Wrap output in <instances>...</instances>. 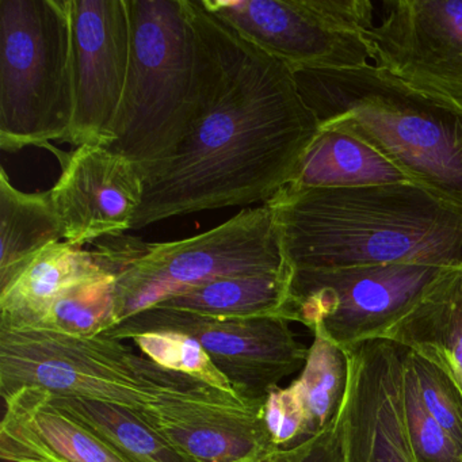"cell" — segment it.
<instances>
[{
  "label": "cell",
  "mask_w": 462,
  "mask_h": 462,
  "mask_svg": "<svg viewBox=\"0 0 462 462\" xmlns=\"http://www.w3.org/2000/svg\"><path fill=\"white\" fill-rule=\"evenodd\" d=\"M223 74L207 112L147 172L132 229L273 199L293 182L320 134L294 72L220 23Z\"/></svg>",
  "instance_id": "cell-1"
},
{
  "label": "cell",
  "mask_w": 462,
  "mask_h": 462,
  "mask_svg": "<svg viewBox=\"0 0 462 462\" xmlns=\"http://www.w3.org/2000/svg\"><path fill=\"white\" fill-rule=\"evenodd\" d=\"M266 204L291 272L383 264L462 270V207L415 183L288 185Z\"/></svg>",
  "instance_id": "cell-2"
},
{
  "label": "cell",
  "mask_w": 462,
  "mask_h": 462,
  "mask_svg": "<svg viewBox=\"0 0 462 462\" xmlns=\"http://www.w3.org/2000/svg\"><path fill=\"white\" fill-rule=\"evenodd\" d=\"M131 61L109 150L143 171L169 159L215 99L220 21L193 0H128Z\"/></svg>",
  "instance_id": "cell-3"
},
{
  "label": "cell",
  "mask_w": 462,
  "mask_h": 462,
  "mask_svg": "<svg viewBox=\"0 0 462 462\" xmlns=\"http://www.w3.org/2000/svg\"><path fill=\"white\" fill-rule=\"evenodd\" d=\"M294 78L320 129L353 134L411 183L462 207V110L373 64Z\"/></svg>",
  "instance_id": "cell-4"
},
{
  "label": "cell",
  "mask_w": 462,
  "mask_h": 462,
  "mask_svg": "<svg viewBox=\"0 0 462 462\" xmlns=\"http://www.w3.org/2000/svg\"><path fill=\"white\" fill-rule=\"evenodd\" d=\"M25 386L55 396L112 402L134 411L175 400L255 411L239 396L159 366L123 340L105 335L72 337L37 328H0V396Z\"/></svg>",
  "instance_id": "cell-5"
},
{
  "label": "cell",
  "mask_w": 462,
  "mask_h": 462,
  "mask_svg": "<svg viewBox=\"0 0 462 462\" xmlns=\"http://www.w3.org/2000/svg\"><path fill=\"white\" fill-rule=\"evenodd\" d=\"M74 110L71 0H0V148L66 142Z\"/></svg>",
  "instance_id": "cell-6"
},
{
  "label": "cell",
  "mask_w": 462,
  "mask_h": 462,
  "mask_svg": "<svg viewBox=\"0 0 462 462\" xmlns=\"http://www.w3.org/2000/svg\"><path fill=\"white\" fill-rule=\"evenodd\" d=\"M286 267L272 208L267 204L247 208L197 236L147 243L142 255L116 282L117 323L221 278L264 274Z\"/></svg>",
  "instance_id": "cell-7"
},
{
  "label": "cell",
  "mask_w": 462,
  "mask_h": 462,
  "mask_svg": "<svg viewBox=\"0 0 462 462\" xmlns=\"http://www.w3.org/2000/svg\"><path fill=\"white\" fill-rule=\"evenodd\" d=\"M237 36L297 71H345L372 64L370 0H199Z\"/></svg>",
  "instance_id": "cell-8"
},
{
  "label": "cell",
  "mask_w": 462,
  "mask_h": 462,
  "mask_svg": "<svg viewBox=\"0 0 462 462\" xmlns=\"http://www.w3.org/2000/svg\"><path fill=\"white\" fill-rule=\"evenodd\" d=\"M451 270L459 269L383 264L291 272L285 318L340 347L383 339Z\"/></svg>",
  "instance_id": "cell-9"
},
{
  "label": "cell",
  "mask_w": 462,
  "mask_h": 462,
  "mask_svg": "<svg viewBox=\"0 0 462 462\" xmlns=\"http://www.w3.org/2000/svg\"><path fill=\"white\" fill-rule=\"evenodd\" d=\"M282 318L215 319L152 307L104 332L112 339L178 332L196 337L237 396L262 404L281 380L302 369L308 351Z\"/></svg>",
  "instance_id": "cell-10"
},
{
  "label": "cell",
  "mask_w": 462,
  "mask_h": 462,
  "mask_svg": "<svg viewBox=\"0 0 462 462\" xmlns=\"http://www.w3.org/2000/svg\"><path fill=\"white\" fill-rule=\"evenodd\" d=\"M366 32L372 64L462 110V0H393Z\"/></svg>",
  "instance_id": "cell-11"
},
{
  "label": "cell",
  "mask_w": 462,
  "mask_h": 462,
  "mask_svg": "<svg viewBox=\"0 0 462 462\" xmlns=\"http://www.w3.org/2000/svg\"><path fill=\"white\" fill-rule=\"evenodd\" d=\"M75 110L69 144L115 140L131 61L128 0H71Z\"/></svg>",
  "instance_id": "cell-12"
},
{
  "label": "cell",
  "mask_w": 462,
  "mask_h": 462,
  "mask_svg": "<svg viewBox=\"0 0 462 462\" xmlns=\"http://www.w3.org/2000/svg\"><path fill=\"white\" fill-rule=\"evenodd\" d=\"M347 350L350 383L342 411L346 462H418L405 420V348L373 339Z\"/></svg>",
  "instance_id": "cell-13"
},
{
  "label": "cell",
  "mask_w": 462,
  "mask_h": 462,
  "mask_svg": "<svg viewBox=\"0 0 462 462\" xmlns=\"http://www.w3.org/2000/svg\"><path fill=\"white\" fill-rule=\"evenodd\" d=\"M144 186L145 172L125 156L104 145L77 147L51 189L64 242L83 247L132 229Z\"/></svg>",
  "instance_id": "cell-14"
},
{
  "label": "cell",
  "mask_w": 462,
  "mask_h": 462,
  "mask_svg": "<svg viewBox=\"0 0 462 462\" xmlns=\"http://www.w3.org/2000/svg\"><path fill=\"white\" fill-rule=\"evenodd\" d=\"M144 247L142 240L123 235L99 240L96 251L69 242L51 245L6 291H0V328H33L69 289L102 275H120Z\"/></svg>",
  "instance_id": "cell-15"
},
{
  "label": "cell",
  "mask_w": 462,
  "mask_h": 462,
  "mask_svg": "<svg viewBox=\"0 0 462 462\" xmlns=\"http://www.w3.org/2000/svg\"><path fill=\"white\" fill-rule=\"evenodd\" d=\"M0 458L7 462H134L101 434L25 386L4 400Z\"/></svg>",
  "instance_id": "cell-16"
},
{
  "label": "cell",
  "mask_w": 462,
  "mask_h": 462,
  "mask_svg": "<svg viewBox=\"0 0 462 462\" xmlns=\"http://www.w3.org/2000/svg\"><path fill=\"white\" fill-rule=\"evenodd\" d=\"M136 412L175 448L199 462H251L277 448L262 411L175 400Z\"/></svg>",
  "instance_id": "cell-17"
},
{
  "label": "cell",
  "mask_w": 462,
  "mask_h": 462,
  "mask_svg": "<svg viewBox=\"0 0 462 462\" xmlns=\"http://www.w3.org/2000/svg\"><path fill=\"white\" fill-rule=\"evenodd\" d=\"M383 339L429 359L462 391V270L446 274Z\"/></svg>",
  "instance_id": "cell-18"
},
{
  "label": "cell",
  "mask_w": 462,
  "mask_h": 462,
  "mask_svg": "<svg viewBox=\"0 0 462 462\" xmlns=\"http://www.w3.org/2000/svg\"><path fill=\"white\" fill-rule=\"evenodd\" d=\"M66 231L51 190L25 193L0 171V291H6Z\"/></svg>",
  "instance_id": "cell-19"
},
{
  "label": "cell",
  "mask_w": 462,
  "mask_h": 462,
  "mask_svg": "<svg viewBox=\"0 0 462 462\" xmlns=\"http://www.w3.org/2000/svg\"><path fill=\"white\" fill-rule=\"evenodd\" d=\"M291 267L264 274L221 278L170 297L155 307L215 319H285L291 299Z\"/></svg>",
  "instance_id": "cell-20"
},
{
  "label": "cell",
  "mask_w": 462,
  "mask_h": 462,
  "mask_svg": "<svg viewBox=\"0 0 462 462\" xmlns=\"http://www.w3.org/2000/svg\"><path fill=\"white\" fill-rule=\"evenodd\" d=\"M410 182L377 151L353 134L320 129L291 185L300 188H359Z\"/></svg>",
  "instance_id": "cell-21"
},
{
  "label": "cell",
  "mask_w": 462,
  "mask_h": 462,
  "mask_svg": "<svg viewBox=\"0 0 462 462\" xmlns=\"http://www.w3.org/2000/svg\"><path fill=\"white\" fill-rule=\"evenodd\" d=\"M56 407L66 411L134 462H199L175 448L161 432L140 418L136 411L112 402L82 397L55 396Z\"/></svg>",
  "instance_id": "cell-22"
},
{
  "label": "cell",
  "mask_w": 462,
  "mask_h": 462,
  "mask_svg": "<svg viewBox=\"0 0 462 462\" xmlns=\"http://www.w3.org/2000/svg\"><path fill=\"white\" fill-rule=\"evenodd\" d=\"M313 337L301 374L291 383L304 408L310 438L331 427L342 415L350 383L347 348L321 334Z\"/></svg>",
  "instance_id": "cell-23"
},
{
  "label": "cell",
  "mask_w": 462,
  "mask_h": 462,
  "mask_svg": "<svg viewBox=\"0 0 462 462\" xmlns=\"http://www.w3.org/2000/svg\"><path fill=\"white\" fill-rule=\"evenodd\" d=\"M117 278L118 275H102L69 289L51 305L33 328L72 337L104 334L117 324Z\"/></svg>",
  "instance_id": "cell-24"
},
{
  "label": "cell",
  "mask_w": 462,
  "mask_h": 462,
  "mask_svg": "<svg viewBox=\"0 0 462 462\" xmlns=\"http://www.w3.org/2000/svg\"><path fill=\"white\" fill-rule=\"evenodd\" d=\"M132 340L142 354L159 366L197 378L213 388L237 396L196 337L178 332H163L139 335Z\"/></svg>",
  "instance_id": "cell-25"
},
{
  "label": "cell",
  "mask_w": 462,
  "mask_h": 462,
  "mask_svg": "<svg viewBox=\"0 0 462 462\" xmlns=\"http://www.w3.org/2000/svg\"><path fill=\"white\" fill-rule=\"evenodd\" d=\"M405 364L418 381L421 402L462 451V391L429 359L405 348Z\"/></svg>",
  "instance_id": "cell-26"
},
{
  "label": "cell",
  "mask_w": 462,
  "mask_h": 462,
  "mask_svg": "<svg viewBox=\"0 0 462 462\" xmlns=\"http://www.w3.org/2000/svg\"><path fill=\"white\" fill-rule=\"evenodd\" d=\"M405 356V353H404ZM404 411L418 462H462V451L421 402L418 381L404 359Z\"/></svg>",
  "instance_id": "cell-27"
},
{
  "label": "cell",
  "mask_w": 462,
  "mask_h": 462,
  "mask_svg": "<svg viewBox=\"0 0 462 462\" xmlns=\"http://www.w3.org/2000/svg\"><path fill=\"white\" fill-rule=\"evenodd\" d=\"M264 426L277 448H291L310 439L304 408L293 386L272 392L264 400Z\"/></svg>",
  "instance_id": "cell-28"
},
{
  "label": "cell",
  "mask_w": 462,
  "mask_h": 462,
  "mask_svg": "<svg viewBox=\"0 0 462 462\" xmlns=\"http://www.w3.org/2000/svg\"><path fill=\"white\" fill-rule=\"evenodd\" d=\"M251 462H346L342 415L328 429L291 448H275Z\"/></svg>",
  "instance_id": "cell-29"
}]
</instances>
